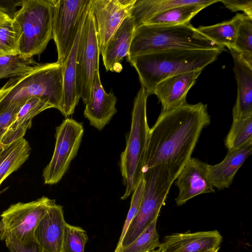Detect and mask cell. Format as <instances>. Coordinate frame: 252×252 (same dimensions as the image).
I'll use <instances>...</instances> for the list:
<instances>
[{
    "instance_id": "cell-1",
    "label": "cell",
    "mask_w": 252,
    "mask_h": 252,
    "mask_svg": "<svg viewBox=\"0 0 252 252\" xmlns=\"http://www.w3.org/2000/svg\"><path fill=\"white\" fill-rule=\"evenodd\" d=\"M210 124L207 106L202 102L162 111L149 129L143 172L164 164L176 180Z\"/></svg>"
},
{
    "instance_id": "cell-2",
    "label": "cell",
    "mask_w": 252,
    "mask_h": 252,
    "mask_svg": "<svg viewBox=\"0 0 252 252\" xmlns=\"http://www.w3.org/2000/svg\"><path fill=\"white\" fill-rule=\"evenodd\" d=\"M219 50H171L127 57L149 95L163 80L180 74L202 70L215 62Z\"/></svg>"
},
{
    "instance_id": "cell-3",
    "label": "cell",
    "mask_w": 252,
    "mask_h": 252,
    "mask_svg": "<svg viewBox=\"0 0 252 252\" xmlns=\"http://www.w3.org/2000/svg\"><path fill=\"white\" fill-rule=\"evenodd\" d=\"M190 23L172 26L142 24L135 28L128 56L171 50H224Z\"/></svg>"
},
{
    "instance_id": "cell-4",
    "label": "cell",
    "mask_w": 252,
    "mask_h": 252,
    "mask_svg": "<svg viewBox=\"0 0 252 252\" xmlns=\"http://www.w3.org/2000/svg\"><path fill=\"white\" fill-rule=\"evenodd\" d=\"M63 65L58 62L39 64L21 76L10 78L0 88V113L32 97L47 99L59 110L63 96Z\"/></svg>"
},
{
    "instance_id": "cell-5",
    "label": "cell",
    "mask_w": 252,
    "mask_h": 252,
    "mask_svg": "<svg viewBox=\"0 0 252 252\" xmlns=\"http://www.w3.org/2000/svg\"><path fill=\"white\" fill-rule=\"evenodd\" d=\"M12 22L18 37V54L25 58L40 55L52 38L54 0H25Z\"/></svg>"
},
{
    "instance_id": "cell-6",
    "label": "cell",
    "mask_w": 252,
    "mask_h": 252,
    "mask_svg": "<svg viewBox=\"0 0 252 252\" xmlns=\"http://www.w3.org/2000/svg\"><path fill=\"white\" fill-rule=\"evenodd\" d=\"M149 94L141 87L134 101L130 129L125 149L120 156V167L123 185L126 187L122 200L126 199L143 177L144 158L150 127L147 117Z\"/></svg>"
},
{
    "instance_id": "cell-7",
    "label": "cell",
    "mask_w": 252,
    "mask_h": 252,
    "mask_svg": "<svg viewBox=\"0 0 252 252\" xmlns=\"http://www.w3.org/2000/svg\"><path fill=\"white\" fill-rule=\"evenodd\" d=\"M144 187L138 211L128 227L117 251L133 242L157 218L175 180L166 164L143 171Z\"/></svg>"
},
{
    "instance_id": "cell-8",
    "label": "cell",
    "mask_w": 252,
    "mask_h": 252,
    "mask_svg": "<svg viewBox=\"0 0 252 252\" xmlns=\"http://www.w3.org/2000/svg\"><path fill=\"white\" fill-rule=\"evenodd\" d=\"M99 55L96 25L90 5L82 27L76 60V92L85 104L90 97L94 72L99 70Z\"/></svg>"
},
{
    "instance_id": "cell-9",
    "label": "cell",
    "mask_w": 252,
    "mask_h": 252,
    "mask_svg": "<svg viewBox=\"0 0 252 252\" xmlns=\"http://www.w3.org/2000/svg\"><path fill=\"white\" fill-rule=\"evenodd\" d=\"M55 200L43 196L36 200L18 202L2 212L0 238L12 239L23 243L33 236L34 230Z\"/></svg>"
},
{
    "instance_id": "cell-10",
    "label": "cell",
    "mask_w": 252,
    "mask_h": 252,
    "mask_svg": "<svg viewBox=\"0 0 252 252\" xmlns=\"http://www.w3.org/2000/svg\"><path fill=\"white\" fill-rule=\"evenodd\" d=\"M56 143L51 159L43 171L44 183H59L76 156L84 133L82 124L67 118L56 127Z\"/></svg>"
},
{
    "instance_id": "cell-11",
    "label": "cell",
    "mask_w": 252,
    "mask_h": 252,
    "mask_svg": "<svg viewBox=\"0 0 252 252\" xmlns=\"http://www.w3.org/2000/svg\"><path fill=\"white\" fill-rule=\"evenodd\" d=\"M91 0H54L52 38L57 62L63 64L75 41L85 9Z\"/></svg>"
},
{
    "instance_id": "cell-12",
    "label": "cell",
    "mask_w": 252,
    "mask_h": 252,
    "mask_svg": "<svg viewBox=\"0 0 252 252\" xmlns=\"http://www.w3.org/2000/svg\"><path fill=\"white\" fill-rule=\"evenodd\" d=\"M136 0H91V8L96 25L100 52L123 21Z\"/></svg>"
},
{
    "instance_id": "cell-13",
    "label": "cell",
    "mask_w": 252,
    "mask_h": 252,
    "mask_svg": "<svg viewBox=\"0 0 252 252\" xmlns=\"http://www.w3.org/2000/svg\"><path fill=\"white\" fill-rule=\"evenodd\" d=\"M208 164L190 158L176 179L179 193L175 199L181 206L193 197L203 193L215 192L208 172Z\"/></svg>"
},
{
    "instance_id": "cell-14",
    "label": "cell",
    "mask_w": 252,
    "mask_h": 252,
    "mask_svg": "<svg viewBox=\"0 0 252 252\" xmlns=\"http://www.w3.org/2000/svg\"><path fill=\"white\" fill-rule=\"evenodd\" d=\"M117 99L114 93L103 89L99 70L95 71L92 82L90 97L85 104L84 115L91 126L101 130L117 113Z\"/></svg>"
},
{
    "instance_id": "cell-15",
    "label": "cell",
    "mask_w": 252,
    "mask_h": 252,
    "mask_svg": "<svg viewBox=\"0 0 252 252\" xmlns=\"http://www.w3.org/2000/svg\"><path fill=\"white\" fill-rule=\"evenodd\" d=\"M222 236L216 230L177 233L166 236L158 248L160 252H202L220 248Z\"/></svg>"
},
{
    "instance_id": "cell-16",
    "label": "cell",
    "mask_w": 252,
    "mask_h": 252,
    "mask_svg": "<svg viewBox=\"0 0 252 252\" xmlns=\"http://www.w3.org/2000/svg\"><path fill=\"white\" fill-rule=\"evenodd\" d=\"M65 223L63 207L52 204L33 232L34 239L43 252H61Z\"/></svg>"
},
{
    "instance_id": "cell-17",
    "label": "cell",
    "mask_w": 252,
    "mask_h": 252,
    "mask_svg": "<svg viewBox=\"0 0 252 252\" xmlns=\"http://www.w3.org/2000/svg\"><path fill=\"white\" fill-rule=\"evenodd\" d=\"M201 71L196 70L176 75L158 83L153 94L160 102L162 111L172 109L186 103L187 94Z\"/></svg>"
},
{
    "instance_id": "cell-18",
    "label": "cell",
    "mask_w": 252,
    "mask_h": 252,
    "mask_svg": "<svg viewBox=\"0 0 252 252\" xmlns=\"http://www.w3.org/2000/svg\"><path fill=\"white\" fill-rule=\"evenodd\" d=\"M135 26L129 15L122 23L100 52L107 71L119 72L124 58L128 56Z\"/></svg>"
},
{
    "instance_id": "cell-19",
    "label": "cell",
    "mask_w": 252,
    "mask_h": 252,
    "mask_svg": "<svg viewBox=\"0 0 252 252\" xmlns=\"http://www.w3.org/2000/svg\"><path fill=\"white\" fill-rule=\"evenodd\" d=\"M234 61L237 96L232 110L233 119L252 116V66L233 48H228Z\"/></svg>"
},
{
    "instance_id": "cell-20",
    "label": "cell",
    "mask_w": 252,
    "mask_h": 252,
    "mask_svg": "<svg viewBox=\"0 0 252 252\" xmlns=\"http://www.w3.org/2000/svg\"><path fill=\"white\" fill-rule=\"evenodd\" d=\"M91 3V0L85 9L72 47L63 64V96L59 110L66 118L74 113L80 99L76 88L77 54L82 27Z\"/></svg>"
},
{
    "instance_id": "cell-21",
    "label": "cell",
    "mask_w": 252,
    "mask_h": 252,
    "mask_svg": "<svg viewBox=\"0 0 252 252\" xmlns=\"http://www.w3.org/2000/svg\"><path fill=\"white\" fill-rule=\"evenodd\" d=\"M252 153V142L228 152L220 162L208 165L209 178L214 188L218 189L228 188L238 169Z\"/></svg>"
},
{
    "instance_id": "cell-22",
    "label": "cell",
    "mask_w": 252,
    "mask_h": 252,
    "mask_svg": "<svg viewBox=\"0 0 252 252\" xmlns=\"http://www.w3.org/2000/svg\"><path fill=\"white\" fill-rule=\"evenodd\" d=\"M54 106L44 98L32 97L28 99L21 107L12 124L0 143L8 144L24 137L28 129L32 124L33 118L41 112Z\"/></svg>"
},
{
    "instance_id": "cell-23",
    "label": "cell",
    "mask_w": 252,
    "mask_h": 252,
    "mask_svg": "<svg viewBox=\"0 0 252 252\" xmlns=\"http://www.w3.org/2000/svg\"><path fill=\"white\" fill-rule=\"evenodd\" d=\"M210 0H136L130 13L135 28L156 15L176 6L208 2Z\"/></svg>"
},
{
    "instance_id": "cell-24",
    "label": "cell",
    "mask_w": 252,
    "mask_h": 252,
    "mask_svg": "<svg viewBox=\"0 0 252 252\" xmlns=\"http://www.w3.org/2000/svg\"><path fill=\"white\" fill-rule=\"evenodd\" d=\"M31 151V147L24 137L8 144H2L0 148V186L28 159Z\"/></svg>"
},
{
    "instance_id": "cell-25",
    "label": "cell",
    "mask_w": 252,
    "mask_h": 252,
    "mask_svg": "<svg viewBox=\"0 0 252 252\" xmlns=\"http://www.w3.org/2000/svg\"><path fill=\"white\" fill-rule=\"evenodd\" d=\"M218 1L220 0H210L205 3L173 7L153 17L144 24L172 26L189 24L190 20L203 9Z\"/></svg>"
},
{
    "instance_id": "cell-26",
    "label": "cell",
    "mask_w": 252,
    "mask_h": 252,
    "mask_svg": "<svg viewBox=\"0 0 252 252\" xmlns=\"http://www.w3.org/2000/svg\"><path fill=\"white\" fill-rule=\"evenodd\" d=\"M245 15L237 13L229 20L209 26H199L197 29L216 43L233 48L238 28Z\"/></svg>"
},
{
    "instance_id": "cell-27",
    "label": "cell",
    "mask_w": 252,
    "mask_h": 252,
    "mask_svg": "<svg viewBox=\"0 0 252 252\" xmlns=\"http://www.w3.org/2000/svg\"><path fill=\"white\" fill-rule=\"evenodd\" d=\"M252 142V116L233 119L225 140L228 151L239 149Z\"/></svg>"
},
{
    "instance_id": "cell-28",
    "label": "cell",
    "mask_w": 252,
    "mask_h": 252,
    "mask_svg": "<svg viewBox=\"0 0 252 252\" xmlns=\"http://www.w3.org/2000/svg\"><path fill=\"white\" fill-rule=\"evenodd\" d=\"M39 63L32 58H25L19 54L0 57V79L21 76L33 70Z\"/></svg>"
},
{
    "instance_id": "cell-29",
    "label": "cell",
    "mask_w": 252,
    "mask_h": 252,
    "mask_svg": "<svg viewBox=\"0 0 252 252\" xmlns=\"http://www.w3.org/2000/svg\"><path fill=\"white\" fill-rule=\"evenodd\" d=\"M158 218L131 243L114 252H151L159 247V235L157 230Z\"/></svg>"
},
{
    "instance_id": "cell-30",
    "label": "cell",
    "mask_w": 252,
    "mask_h": 252,
    "mask_svg": "<svg viewBox=\"0 0 252 252\" xmlns=\"http://www.w3.org/2000/svg\"><path fill=\"white\" fill-rule=\"evenodd\" d=\"M252 66V18L246 15L240 24L233 47Z\"/></svg>"
},
{
    "instance_id": "cell-31",
    "label": "cell",
    "mask_w": 252,
    "mask_h": 252,
    "mask_svg": "<svg viewBox=\"0 0 252 252\" xmlns=\"http://www.w3.org/2000/svg\"><path fill=\"white\" fill-rule=\"evenodd\" d=\"M88 241V237L85 230L66 222L61 252H84Z\"/></svg>"
},
{
    "instance_id": "cell-32",
    "label": "cell",
    "mask_w": 252,
    "mask_h": 252,
    "mask_svg": "<svg viewBox=\"0 0 252 252\" xmlns=\"http://www.w3.org/2000/svg\"><path fill=\"white\" fill-rule=\"evenodd\" d=\"M18 37L12 19L0 24V57L18 54Z\"/></svg>"
},
{
    "instance_id": "cell-33",
    "label": "cell",
    "mask_w": 252,
    "mask_h": 252,
    "mask_svg": "<svg viewBox=\"0 0 252 252\" xmlns=\"http://www.w3.org/2000/svg\"><path fill=\"white\" fill-rule=\"evenodd\" d=\"M144 187V181L142 177L132 192L130 208L128 212L123 227L121 235L116 249L119 248L120 246L128 227L138 211L143 195Z\"/></svg>"
},
{
    "instance_id": "cell-34",
    "label": "cell",
    "mask_w": 252,
    "mask_h": 252,
    "mask_svg": "<svg viewBox=\"0 0 252 252\" xmlns=\"http://www.w3.org/2000/svg\"><path fill=\"white\" fill-rule=\"evenodd\" d=\"M24 104H13L0 113V143L15 121L18 112Z\"/></svg>"
},
{
    "instance_id": "cell-35",
    "label": "cell",
    "mask_w": 252,
    "mask_h": 252,
    "mask_svg": "<svg viewBox=\"0 0 252 252\" xmlns=\"http://www.w3.org/2000/svg\"><path fill=\"white\" fill-rule=\"evenodd\" d=\"M4 241L10 252H43L33 236L23 243L12 239H6Z\"/></svg>"
},
{
    "instance_id": "cell-36",
    "label": "cell",
    "mask_w": 252,
    "mask_h": 252,
    "mask_svg": "<svg viewBox=\"0 0 252 252\" xmlns=\"http://www.w3.org/2000/svg\"><path fill=\"white\" fill-rule=\"evenodd\" d=\"M220 1L231 11H243L247 16L252 18V0H220Z\"/></svg>"
},
{
    "instance_id": "cell-37",
    "label": "cell",
    "mask_w": 252,
    "mask_h": 252,
    "mask_svg": "<svg viewBox=\"0 0 252 252\" xmlns=\"http://www.w3.org/2000/svg\"><path fill=\"white\" fill-rule=\"evenodd\" d=\"M11 18L6 10L3 7L0 6V24Z\"/></svg>"
},
{
    "instance_id": "cell-38",
    "label": "cell",
    "mask_w": 252,
    "mask_h": 252,
    "mask_svg": "<svg viewBox=\"0 0 252 252\" xmlns=\"http://www.w3.org/2000/svg\"><path fill=\"white\" fill-rule=\"evenodd\" d=\"M219 250V249H212V250H208V251H204V252H218Z\"/></svg>"
},
{
    "instance_id": "cell-39",
    "label": "cell",
    "mask_w": 252,
    "mask_h": 252,
    "mask_svg": "<svg viewBox=\"0 0 252 252\" xmlns=\"http://www.w3.org/2000/svg\"><path fill=\"white\" fill-rule=\"evenodd\" d=\"M151 252H160L158 249L155 250L154 251Z\"/></svg>"
},
{
    "instance_id": "cell-40",
    "label": "cell",
    "mask_w": 252,
    "mask_h": 252,
    "mask_svg": "<svg viewBox=\"0 0 252 252\" xmlns=\"http://www.w3.org/2000/svg\"><path fill=\"white\" fill-rule=\"evenodd\" d=\"M1 221H0V231L1 230Z\"/></svg>"
},
{
    "instance_id": "cell-41",
    "label": "cell",
    "mask_w": 252,
    "mask_h": 252,
    "mask_svg": "<svg viewBox=\"0 0 252 252\" xmlns=\"http://www.w3.org/2000/svg\"><path fill=\"white\" fill-rule=\"evenodd\" d=\"M1 145H2V144H1L0 143V148L1 147Z\"/></svg>"
}]
</instances>
